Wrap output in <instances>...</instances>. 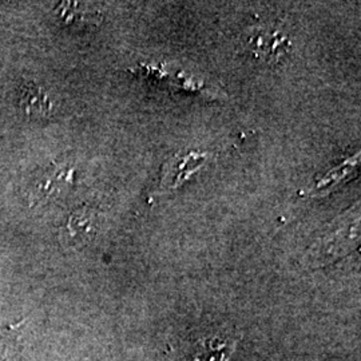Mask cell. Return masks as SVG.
<instances>
[{"label":"cell","mask_w":361,"mask_h":361,"mask_svg":"<svg viewBox=\"0 0 361 361\" xmlns=\"http://www.w3.org/2000/svg\"><path fill=\"white\" fill-rule=\"evenodd\" d=\"M59 19L66 26H82V25H97L99 22V13L90 7L80 3H61L56 8Z\"/></svg>","instance_id":"cell-7"},{"label":"cell","mask_w":361,"mask_h":361,"mask_svg":"<svg viewBox=\"0 0 361 361\" xmlns=\"http://www.w3.org/2000/svg\"><path fill=\"white\" fill-rule=\"evenodd\" d=\"M238 337L231 334H214L204 337L194 353V361H229L232 357Z\"/></svg>","instance_id":"cell-4"},{"label":"cell","mask_w":361,"mask_h":361,"mask_svg":"<svg viewBox=\"0 0 361 361\" xmlns=\"http://www.w3.org/2000/svg\"><path fill=\"white\" fill-rule=\"evenodd\" d=\"M73 183V169L66 165H52L35 174L27 188V198L30 205L44 204L65 193Z\"/></svg>","instance_id":"cell-1"},{"label":"cell","mask_w":361,"mask_h":361,"mask_svg":"<svg viewBox=\"0 0 361 361\" xmlns=\"http://www.w3.org/2000/svg\"><path fill=\"white\" fill-rule=\"evenodd\" d=\"M99 231L98 213L92 207H83L70 214L62 231L66 243L73 246L89 244Z\"/></svg>","instance_id":"cell-2"},{"label":"cell","mask_w":361,"mask_h":361,"mask_svg":"<svg viewBox=\"0 0 361 361\" xmlns=\"http://www.w3.org/2000/svg\"><path fill=\"white\" fill-rule=\"evenodd\" d=\"M26 322L27 320H22V322H19V323L15 324V325H7V326H0V334H4V332H10V331H13V329H16V328L22 326V325L26 323Z\"/></svg>","instance_id":"cell-8"},{"label":"cell","mask_w":361,"mask_h":361,"mask_svg":"<svg viewBox=\"0 0 361 361\" xmlns=\"http://www.w3.org/2000/svg\"><path fill=\"white\" fill-rule=\"evenodd\" d=\"M249 47L264 61H279L286 51L288 43L283 34L273 30H258L249 40Z\"/></svg>","instance_id":"cell-5"},{"label":"cell","mask_w":361,"mask_h":361,"mask_svg":"<svg viewBox=\"0 0 361 361\" xmlns=\"http://www.w3.org/2000/svg\"><path fill=\"white\" fill-rule=\"evenodd\" d=\"M19 104L23 113L31 118L46 116L50 114L52 109L51 101L49 99L46 91L31 82L23 85L20 89Z\"/></svg>","instance_id":"cell-6"},{"label":"cell","mask_w":361,"mask_h":361,"mask_svg":"<svg viewBox=\"0 0 361 361\" xmlns=\"http://www.w3.org/2000/svg\"><path fill=\"white\" fill-rule=\"evenodd\" d=\"M357 235L359 231H355V226H350L349 231L340 229L337 232L329 233L324 237L322 243L313 247V252L310 253L312 262L325 265L329 261L343 257L355 247Z\"/></svg>","instance_id":"cell-3"}]
</instances>
